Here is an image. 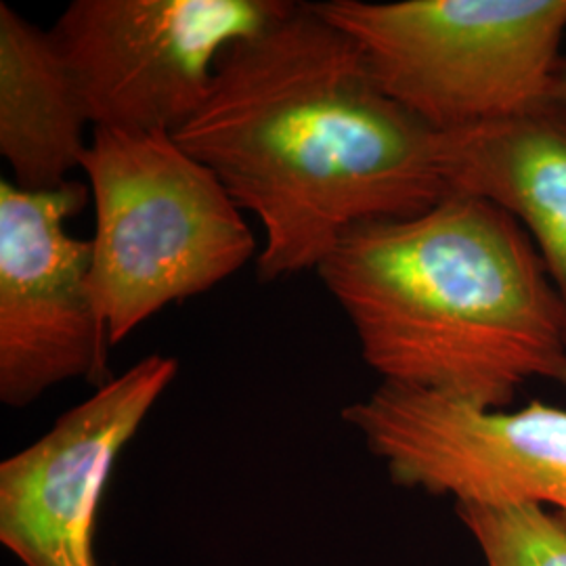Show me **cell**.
<instances>
[{"mask_svg":"<svg viewBox=\"0 0 566 566\" xmlns=\"http://www.w3.org/2000/svg\"><path fill=\"white\" fill-rule=\"evenodd\" d=\"M549 97L566 107V51L565 55H563V61H560V67H558V72H556V81H554L552 95H549Z\"/></svg>","mask_w":566,"mask_h":566,"instance_id":"obj_12","label":"cell"},{"mask_svg":"<svg viewBox=\"0 0 566 566\" xmlns=\"http://www.w3.org/2000/svg\"><path fill=\"white\" fill-rule=\"evenodd\" d=\"M386 385L512 409L531 380L566 388V308L506 210L447 193L420 214L357 224L317 266Z\"/></svg>","mask_w":566,"mask_h":566,"instance_id":"obj_2","label":"cell"},{"mask_svg":"<svg viewBox=\"0 0 566 566\" xmlns=\"http://www.w3.org/2000/svg\"><path fill=\"white\" fill-rule=\"evenodd\" d=\"M177 374L175 357L147 355L2 460L0 544L21 566H99L97 521L114 465Z\"/></svg>","mask_w":566,"mask_h":566,"instance_id":"obj_8","label":"cell"},{"mask_svg":"<svg viewBox=\"0 0 566 566\" xmlns=\"http://www.w3.org/2000/svg\"><path fill=\"white\" fill-rule=\"evenodd\" d=\"M81 181L51 191L0 182V401L28 407L53 386L109 374V336L93 301L91 240L67 233L86 208Z\"/></svg>","mask_w":566,"mask_h":566,"instance_id":"obj_7","label":"cell"},{"mask_svg":"<svg viewBox=\"0 0 566 566\" xmlns=\"http://www.w3.org/2000/svg\"><path fill=\"white\" fill-rule=\"evenodd\" d=\"M447 193L514 217L566 308V107L552 97L504 120L441 133Z\"/></svg>","mask_w":566,"mask_h":566,"instance_id":"obj_9","label":"cell"},{"mask_svg":"<svg viewBox=\"0 0 566 566\" xmlns=\"http://www.w3.org/2000/svg\"><path fill=\"white\" fill-rule=\"evenodd\" d=\"M340 416L395 485L455 504H535L566 523V407L531 401L489 411L380 382Z\"/></svg>","mask_w":566,"mask_h":566,"instance_id":"obj_6","label":"cell"},{"mask_svg":"<svg viewBox=\"0 0 566 566\" xmlns=\"http://www.w3.org/2000/svg\"><path fill=\"white\" fill-rule=\"evenodd\" d=\"M88 124L51 32L0 2V156L11 182L51 191L72 181L88 149Z\"/></svg>","mask_w":566,"mask_h":566,"instance_id":"obj_10","label":"cell"},{"mask_svg":"<svg viewBox=\"0 0 566 566\" xmlns=\"http://www.w3.org/2000/svg\"><path fill=\"white\" fill-rule=\"evenodd\" d=\"M82 172L95 206L88 285L112 346L259 259L242 208L172 133L95 128Z\"/></svg>","mask_w":566,"mask_h":566,"instance_id":"obj_3","label":"cell"},{"mask_svg":"<svg viewBox=\"0 0 566 566\" xmlns=\"http://www.w3.org/2000/svg\"><path fill=\"white\" fill-rule=\"evenodd\" d=\"M175 139L259 219L261 282L317 271L353 227L447 196L441 133L386 93L315 2L231 44Z\"/></svg>","mask_w":566,"mask_h":566,"instance_id":"obj_1","label":"cell"},{"mask_svg":"<svg viewBox=\"0 0 566 566\" xmlns=\"http://www.w3.org/2000/svg\"><path fill=\"white\" fill-rule=\"evenodd\" d=\"M386 93L434 130L547 102L566 51V0H325Z\"/></svg>","mask_w":566,"mask_h":566,"instance_id":"obj_4","label":"cell"},{"mask_svg":"<svg viewBox=\"0 0 566 566\" xmlns=\"http://www.w3.org/2000/svg\"><path fill=\"white\" fill-rule=\"evenodd\" d=\"M486 566H566V523L535 504H455Z\"/></svg>","mask_w":566,"mask_h":566,"instance_id":"obj_11","label":"cell"},{"mask_svg":"<svg viewBox=\"0 0 566 566\" xmlns=\"http://www.w3.org/2000/svg\"><path fill=\"white\" fill-rule=\"evenodd\" d=\"M290 0H74L49 30L95 128L177 133L210 95L224 51Z\"/></svg>","mask_w":566,"mask_h":566,"instance_id":"obj_5","label":"cell"}]
</instances>
